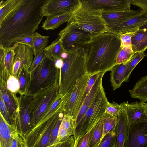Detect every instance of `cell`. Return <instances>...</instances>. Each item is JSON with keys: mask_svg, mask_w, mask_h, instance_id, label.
I'll return each mask as SVG.
<instances>
[{"mask_svg": "<svg viewBox=\"0 0 147 147\" xmlns=\"http://www.w3.org/2000/svg\"><path fill=\"white\" fill-rule=\"evenodd\" d=\"M109 102L103 85L74 130L75 140L90 131L103 117Z\"/></svg>", "mask_w": 147, "mask_h": 147, "instance_id": "obj_5", "label": "cell"}, {"mask_svg": "<svg viewBox=\"0 0 147 147\" xmlns=\"http://www.w3.org/2000/svg\"><path fill=\"white\" fill-rule=\"evenodd\" d=\"M116 143L115 131L107 134L96 147H115Z\"/></svg>", "mask_w": 147, "mask_h": 147, "instance_id": "obj_35", "label": "cell"}, {"mask_svg": "<svg viewBox=\"0 0 147 147\" xmlns=\"http://www.w3.org/2000/svg\"><path fill=\"white\" fill-rule=\"evenodd\" d=\"M46 0H22L0 22V45L9 47L13 39L33 36L43 18L41 7Z\"/></svg>", "mask_w": 147, "mask_h": 147, "instance_id": "obj_1", "label": "cell"}, {"mask_svg": "<svg viewBox=\"0 0 147 147\" xmlns=\"http://www.w3.org/2000/svg\"><path fill=\"white\" fill-rule=\"evenodd\" d=\"M17 78L20 85L18 92L20 95L28 94L31 80V75L29 69L24 66L20 71Z\"/></svg>", "mask_w": 147, "mask_h": 147, "instance_id": "obj_28", "label": "cell"}, {"mask_svg": "<svg viewBox=\"0 0 147 147\" xmlns=\"http://www.w3.org/2000/svg\"><path fill=\"white\" fill-rule=\"evenodd\" d=\"M33 36H24L14 38L10 42L9 47H12L15 43L17 42L27 45L32 48L33 46Z\"/></svg>", "mask_w": 147, "mask_h": 147, "instance_id": "obj_43", "label": "cell"}, {"mask_svg": "<svg viewBox=\"0 0 147 147\" xmlns=\"http://www.w3.org/2000/svg\"><path fill=\"white\" fill-rule=\"evenodd\" d=\"M90 130L75 140L73 147H88Z\"/></svg>", "mask_w": 147, "mask_h": 147, "instance_id": "obj_41", "label": "cell"}, {"mask_svg": "<svg viewBox=\"0 0 147 147\" xmlns=\"http://www.w3.org/2000/svg\"><path fill=\"white\" fill-rule=\"evenodd\" d=\"M58 35L66 52L74 48L83 47L92 37L86 32L70 24H67Z\"/></svg>", "mask_w": 147, "mask_h": 147, "instance_id": "obj_8", "label": "cell"}, {"mask_svg": "<svg viewBox=\"0 0 147 147\" xmlns=\"http://www.w3.org/2000/svg\"><path fill=\"white\" fill-rule=\"evenodd\" d=\"M66 113H63L59 117L57 123L54 127L51 134L49 145L55 143L57 137L60 127L64 114Z\"/></svg>", "mask_w": 147, "mask_h": 147, "instance_id": "obj_44", "label": "cell"}, {"mask_svg": "<svg viewBox=\"0 0 147 147\" xmlns=\"http://www.w3.org/2000/svg\"><path fill=\"white\" fill-rule=\"evenodd\" d=\"M130 96L143 103L147 101V75L142 77L129 90Z\"/></svg>", "mask_w": 147, "mask_h": 147, "instance_id": "obj_23", "label": "cell"}, {"mask_svg": "<svg viewBox=\"0 0 147 147\" xmlns=\"http://www.w3.org/2000/svg\"><path fill=\"white\" fill-rule=\"evenodd\" d=\"M11 147H26L24 137L16 129L12 133V141Z\"/></svg>", "mask_w": 147, "mask_h": 147, "instance_id": "obj_37", "label": "cell"}, {"mask_svg": "<svg viewBox=\"0 0 147 147\" xmlns=\"http://www.w3.org/2000/svg\"><path fill=\"white\" fill-rule=\"evenodd\" d=\"M80 0H46L41 7L43 16L73 12L80 5Z\"/></svg>", "mask_w": 147, "mask_h": 147, "instance_id": "obj_10", "label": "cell"}, {"mask_svg": "<svg viewBox=\"0 0 147 147\" xmlns=\"http://www.w3.org/2000/svg\"><path fill=\"white\" fill-rule=\"evenodd\" d=\"M15 129L5 120L0 114V147H11L12 141V133Z\"/></svg>", "mask_w": 147, "mask_h": 147, "instance_id": "obj_22", "label": "cell"}, {"mask_svg": "<svg viewBox=\"0 0 147 147\" xmlns=\"http://www.w3.org/2000/svg\"><path fill=\"white\" fill-rule=\"evenodd\" d=\"M68 56L64 60L60 70L59 94L63 95L71 92L77 82L87 73L86 58L83 47L67 52Z\"/></svg>", "mask_w": 147, "mask_h": 147, "instance_id": "obj_3", "label": "cell"}, {"mask_svg": "<svg viewBox=\"0 0 147 147\" xmlns=\"http://www.w3.org/2000/svg\"><path fill=\"white\" fill-rule=\"evenodd\" d=\"M16 45V42L12 47L4 48L3 63L5 74L7 80L11 74L14 58L16 54L15 49Z\"/></svg>", "mask_w": 147, "mask_h": 147, "instance_id": "obj_26", "label": "cell"}, {"mask_svg": "<svg viewBox=\"0 0 147 147\" xmlns=\"http://www.w3.org/2000/svg\"><path fill=\"white\" fill-rule=\"evenodd\" d=\"M100 73H96L90 75L84 94L82 100V103Z\"/></svg>", "mask_w": 147, "mask_h": 147, "instance_id": "obj_47", "label": "cell"}, {"mask_svg": "<svg viewBox=\"0 0 147 147\" xmlns=\"http://www.w3.org/2000/svg\"><path fill=\"white\" fill-rule=\"evenodd\" d=\"M135 32L120 34L119 35L121 48L127 47L132 48L131 38Z\"/></svg>", "mask_w": 147, "mask_h": 147, "instance_id": "obj_39", "label": "cell"}, {"mask_svg": "<svg viewBox=\"0 0 147 147\" xmlns=\"http://www.w3.org/2000/svg\"><path fill=\"white\" fill-rule=\"evenodd\" d=\"M71 136L72 135L67 130L60 126L55 143L64 141Z\"/></svg>", "mask_w": 147, "mask_h": 147, "instance_id": "obj_48", "label": "cell"}, {"mask_svg": "<svg viewBox=\"0 0 147 147\" xmlns=\"http://www.w3.org/2000/svg\"><path fill=\"white\" fill-rule=\"evenodd\" d=\"M68 56V53L67 52L64 51L63 52L61 55V58L64 60L67 58Z\"/></svg>", "mask_w": 147, "mask_h": 147, "instance_id": "obj_51", "label": "cell"}, {"mask_svg": "<svg viewBox=\"0 0 147 147\" xmlns=\"http://www.w3.org/2000/svg\"><path fill=\"white\" fill-rule=\"evenodd\" d=\"M44 51L46 57L54 62L57 59L61 58L62 53L66 51L59 38L53 42L50 45L46 47L44 49Z\"/></svg>", "mask_w": 147, "mask_h": 147, "instance_id": "obj_27", "label": "cell"}, {"mask_svg": "<svg viewBox=\"0 0 147 147\" xmlns=\"http://www.w3.org/2000/svg\"><path fill=\"white\" fill-rule=\"evenodd\" d=\"M92 7L103 11H125L130 9V0H86Z\"/></svg>", "mask_w": 147, "mask_h": 147, "instance_id": "obj_16", "label": "cell"}, {"mask_svg": "<svg viewBox=\"0 0 147 147\" xmlns=\"http://www.w3.org/2000/svg\"><path fill=\"white\" fill-rule=\"evenodd\" d=\"M71 13L47 17L42 23V26L45 30H54L60 26L67 22Z\"/></svg>", "mask_w": 147, "mask_h": 147, "instance_id": "obj_25", "label": "cell"}, {"mask_svg": "<svg viewBox=\"0 0 147 147\" xmlns=\"http://www.w3.org/2000/svg\"><path fill=\"white\" fill-rule=\"evenodd\" d=\"M59 82L56 83L47 87L34 95L32 107L31 129L56 99L59 94Z\"/></svg>", "mask_w": 147, "mask_h": 147, "instance_id": "obj_7", "label": "cell"}, {"mask_svg": "<svg viewBox=\"0 0 147 147\" xmlns=\"http://www.w3.org/2000/svg\"><path fill=\"white\" fill-rule=\"evenodd\" d=\"M132 49L134 53L144 52L147 49V30L135 32L131 38Z\"/></svg>", "mask_w": 147, "mask_h": 147, "instance_id": "obj_24", "label": "cell"}, {"mask_svg": "<svg viewBox=\"0 0 147 147\" xmlns=\"http://www.w3.org/2000/svg\"><path fill=\"white\" fill-rule=\"evenodd\" d=\"M134 53L132 48L125 47L121 48L117 55L115 65L128 62Z\"/></svg>", "mask_w": 147, "mask_h": 147, "instance_id": "obj_34", "label": "cell"}, {"mask_svg": "<svg viewBox=\"0 0 147 147\" xmlns=\"http://www.w3.org/2000/svg\"><path fill=\"white\" fill-rule=\"evenodd\" d=\"M144 106L145 109L146 113L147 118V103H144Z\"/></svg>", "mask_w": 147, "mask_h": 147, "instance_id": "obj_53", "label": "cell"}, {"mask_svg": "<svg viewBox=\"0 0 147 147\" xmlns=\"http://www.w3.org/2000/svg\"><path fill=\"white\" fill-rule=\"evenodd\" d=\"M46 57L44 49L34 57L32 64L29 69L30 74L34 71Z\"/></svg>", "mask_w": 147, "mask_h": 147, "instance_id": "obj_45", "label": "cell"}, {"mask_svg": "<svg viewBox=\"0 0 147 147\" xmlns=\"http://www.w3.org/2000/svg\"><path fill=\"white\" fill-rule=\"evenodd\" d=\"M60 126L74 136V129L71 124V117L69 114L66 113L64 114Z\"/></svg>", "mask_w": 147, "mask_h": 147, "instance_id": "obj_42", "label": "cell"}, {"mask_svg": "<svg viewBox=\"0 0 147 147\" xmlns=\"http://www.w3.org/2000/svg\"><path fill=\"white\" fill-rule=\"evenodd\" d=\"M123 147H147V121L129 125Z\"/></svg>", "mask_w": 147, "mask_h": 147, "instance_id": "obj_12", "label": "cell"}, {"mask_svg": "<svg viewBox=\"0 0 147 147\" xmlns=\"http://www.w3.org/2000/svg\"><path fill=\"white\" fill-rule=\"evenodd\" d=\"M20 85L18 79L12 75H10L7 80L6 88L11 92L16 94L18 92Z\"/></svg>", "mask_w": 147, "mask_h": 147, "instance_id": "obj_36", "label": "cell"}, {"mask_svg": "<svg viewBox=\"0 0 147 147\" xmlns=\"http://www.w3.org/2000/svg\"><path fill=\"white\" fill-rule=\"evenodd\" d=\"M15 52L16 54L11 75L17 78L20 71L24 66L29 69L34 60V55L32 47L20 43H17Z\"/></svg>", "mask_w": 147, "mask_h": 147, "instance_id": "obj_11", "label": "cell"}, {"mask_svg": "<svg viewBox=\"0 0 147 147\" xmlns=\"http://www.w3.org/2000/svg\"><path fill=\"white\" fill-rule=\"evenodd\" d=\"M105 73H100L90 91L84 99L75 119L71 122L74 130L86 113L102 85V80Z\"/></svg>", "mask_w": 147, "mask_h": 147, "instance_id": "obj_15", "label": "cell"}, {"mask_svg": "<svg viewBox=\"0 0 147 147\" xmlns=\"http://www.w3.org/2000/svg\"><path fill=\"white\" fill-rule=\"evenodd\" d=\"M80 1V5L71 13L67 24L86 32L92 37L109 32L102 17L103 10L92 7L85 0Z\"/></svg>", "mask_w": 147, "mask_h": 147, "instance_id": "obj_4", "label": "cell"}, {"mask_svg": "<svg viewBox=\"0 0 147 147\" xmlns=\"http://www.w3.org/2000/svg\"><path fill=\"white\" fill-rule=\"evenodd\" d=\"M0 97L4 102L13 121L19 112L18 97L16 94L11 92L7 89L0 90Z\"/></svg>", "mask_w": 147, "mask_h": 147, "instance_id": "obj_20", "label": "cell"}, {"mask_svg": "<svg viewBox=\"0 0 147 147\" xmlns=\"http://www.w3.org/2000/svg\"><path fill=\"white\" fill-rule=\"evenodd\" d=\"M117 118V123L115 129V147H123L128 134L129 124L126 112L122 106Z\"/></svg>", "mask_w": 147, "mask_h": 147, "instance_id": "obj_19", "label": "cell"}, {"mask_svg": "<svg viewBox=\"0 0 147 147\" xmlns=\"http://www.w3.org/2000/svg\"><path fill=\"white\" fill-rule=\"evenodd\" d=\"M144 103L136 101L129 103L127 101L121 103L125 111L129 125L147 121Z\"/></svg>", "mask_w": 147, "mask_h": 147, "instance_id": "obj_18", "label": "cell"}, {"mask_svg": "<svg viewBox=\"0 0 147 147\" xmlns=\"http://www.w3.org/2000/svg\"><path fill=\"white\" fill-rule=\"evenodd\" d=\"M0 111L5 120L10 125L13 126V124L12 120L10 117L7 109L1 98L0 97Z\"/></svg>", "mask_w": 147, "mask_h": 147, "instance_id": "obj_40", "label": "cell"}, {"mask_svg": "<svg viewBox=\"0 0 147 147\" xmlns=\"http://www.w3.org/2000/svg\"><path fill=\"white\" fill-rule=\"evenodd\" d=\"M103 130L102 118L90 130L88 147H96L99 144L102 140Z\"/></svg>", "mask_w": 147, "mask_h": 147, "instance_id": "obj_29", "label": "cell"}, {"mask_svg": "<svg viewBox=\"0 0 147 147\" xmlns=\"http://www.w3.org/2000/svg\"><path fill=\"white\" fill-rule=\"evenodd\" d=\"M103 130L102 140L109 133L115 131L117 123V117H115L105 113L102 118Z\"/></svg>", "mask_w": 147, "mask_h": 147, "instance_id": "obj_33", "label": "cell"}, {"mask_svg": "<svg viewBox=\"0 0 147 147\" xmlns=\"http://www.w3.org/2000/svg\"><path fill=\"white\" fill-rule=\"evenodd\" d=\"M145 56L146 57H147V53L146 54H145Z\"/></svg>", "mask_w": 147, "mask_h": 147, "instance_id": "obj_54", "label": "cell"}, {"mask_svg": "<svg viewBox=\"0 0 147 147\" xmlns=\"http://www.w3.org/2000/svg\"><path fill=\"white\" fill-rule=\"evenodd\" d=\"M147 22V16L142 14L116 25L108 27L109 31L119 35L134 32Z\"/></svg>", "mask_w": 147, "mask_h": 147, "instance_id": "obj_14", "label": "cell"}, {"mask_svg": "<svg viewBox=\"0 0 147 147\" xmlns=\"http://www.w3.org/2000/svg\"><path fill=\"white\" fill-rule=\"evenodd\" d=\"M54 62L55 67L60 70L63 65L64 60L61 58H59L56 60Z\"/></svg>", "mask_w": 147, "mask_h": 147, "instance_id": "obj_50", "label": "cell"}, {"mask_svg": "<svg viewBox=\"0 0 147 147\" xmlns=\"http://www.w3.org/2000/svg\"><path fill=\"white\" fill-rule=\"evenodd\" d=\"M129 61L115 65L111 69L110 82L114 90L120 87L124 80V76Z\"/></svg>", "mask_w": 147, "mask_h": 147, "instance_id": "obj_21", "label": "cell"}, {"mask_svg": "<svg viewBox=\"0 0 147 147\" xmlns=\"http://www.w3.org/2000/svg\"><path fill=\"white\" fill-rule=\"evenodd\" d=\"M145 56L143 52H140L134 53L129 61V64L124 76V82H127L129 78L135 67Z\"/></svg>", "mask_w": 147, "mask_h": 147, "instance_id": "obj_32", "label": "cell"}, {"mask_svg": "<svg viewBox=\"0 0 147 147\" xmlns=\"http://www.w3.org/2000/svg\"><path fill=\"white\" fill-rule=\"evenodd\" d=\"M90 75L87 73L82 76L70 92L66 111V113L71 116V122L75 119L82 104L84 94Z\"/></svg>", "mask_w": 147, "mask_h": 147, "instance_id": "obj_9", "label": "cell"}, {"mask_svg": "<svg viewBox=\"0 0 147 147\" xmlns=\"http://www.w3.org/2000/svg\"><path fill=\"white\" fill-rule=\"evenodd\" d=\"M86 58L87 73H105L115 65L121 49L119 35L111 32L92 37L83 47Z\"/></svg>", "mask_w": 147, "mask_h": 147, "instance_id": "obj_2", "label": "cell"}, {"mask_svg": "<svg viewBox=\"0 0 147 147\" xmlns=\"http://www.w3.org/2000/svg\"><path fill=\"white\" fill-rule=\"evenodd\" d=\"M34 97V95L29 94L18 97L20 124L24 137L32 129V107Z\"/></svg>", "mask_w": 147, "mask_h": 147, "instance_id": "obj_13", "label": "cell"}, {"mask_svg": "<svg viewBox=\"0 0 147 147\" xmlns=\"http://www.w3.org/2000/svg\"><path fill=\"white\" fill-rule=\"evenodd\" d=\"M22 0H2L0 2V22L15 9Z\"/></svg>", "mask_w": 147, "mask_h": 147, "instance_id": "obj_30", "label": "cell"}, {"mask_svg": "<svg viewBox=\"0 0 147 147\" xmlns=\"http://www.w3.org/2000/svg\"><path fill=\"white\" fill-rule=\"evenodd\" d=\"M60 70L54 62L46 57L30 74L31 80L28 94L34 95L52 84L59 82Z\"/></svg>", "mask_w": 147, "mask_h": 147, "instance_id": "obj_6", "label": "cell"}, {"mask_svg": "<svg viewBox=\"0 0 147 147\" xmlns=\"http://www.w3.org/2000/svg\"><path fill=\"white\" fill-rule=\"evenodd\" d=\"M131 4L140 8L143 14L147 16V0H130Z\"/></svg>", "mask_w": 147, "mask_h": 147, "instance_id": "obj_49", "label": "cell"}, {"mask_svg": "<svg viewBox=\"0 0 147 147\" xmlns=\"http://www.w3.org/2000/svg\"><path fill=\"white\" fill-rule=\"evenodd\" d=\"M122 108L121 104L113 102L108 103L106 109L105 113L112 116L117 117Z\"/></svg>", "mask_w": 147, "mask_h": 147, "instance_id": "obj_38", "label": "cell"}, {"mask_svg": "<svg viewBox=\"0 0 147 147\" xmlns=\"http://www.w3.org/2000/svg\"><path fill=\"white\" fill-rule=\"evenodd\" d=\"M139 30H147V22L140 27Z\"/></svg>", "mask_w": 147, "mask_h": 147, "instance_id": "obj_52", "label": "cell"}, {"mask_svg": "<svg viewBox=\"0 0 147 147\" xmlns=\"http://www.w3.org/2000/svg\"><path fill=\"white\" fill-rule=\"evenodd\" d=\"M143 14L142 9L125 11H103V18L107 27L122 23L130 19Z\"/></svg>", "mask_w": 147, "mask_h": 147, "instance_id": "obj_17", "label": "cell"}, {"mask_svg": "<svg viewBox=\"0 0 147 147\" xmlns=\"http://www.w3.org/2000/svg\"><path fill=\"white\" fill-rule=\"evenodd\" d=\"M49 36L41 35L35 32L33 37V46L32 48L34 57H36L48 45Z\"/></svg>", "mask_w": 147, "mask_h": 147, "instance_id": "obj_31", "label": "cell"}, {"mask_svg": "<svg viewBox=\"0 0 147 147\" xmlns=\"http://www.w3.org/2000/svg\"><path fill=\"white\" fill-rule=\"evenodd\" d=\"M75 139L73 136H71L66 140L54 143L46 147H73Z\"/></svg>", "mask_w": 147, "mask_h": 147, "instance_id": "obj_46", "label": "cell"}]
</instances>
